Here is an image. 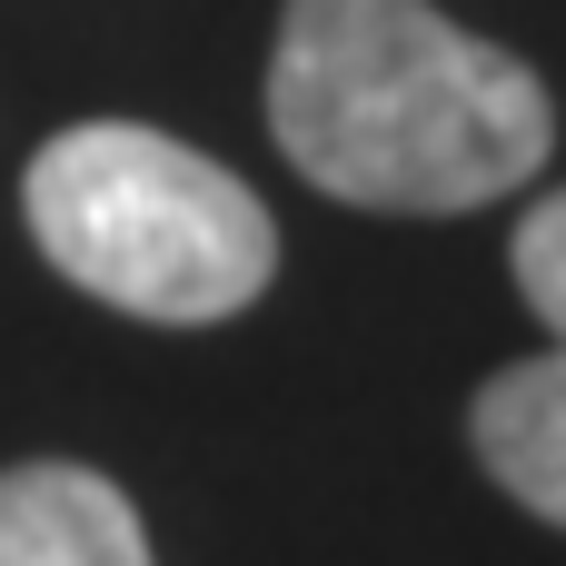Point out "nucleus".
Masks as SVG:
<instances>
[{
	"mask_svg": "<svg viewBox=\"0 0 566 566\" xmlns=\"http://www.w3.org/2000/svg\"><path fill=\"white\" fill-rule=\"evenodd\" d=\"M279 149L348 209H488L557 149L547 80L438 0H289L269 50Z\"/></svg>",
	"mask_w": 566,
	"mask_h": 566,
	"instance_id": "obj_1",
	"label": "nucleus"
},
{
	"mask_svg": "<svg viewBox=\"0 0 566 566\" xmlns=\"http://www.w3.org/2000/svg\"><path fill=\"white\" fill-rule=\"evenodd\" d=\"M20 209L70 289L149 328L239 318L279 279V219L259 189L149 119H80L40 139Z\"/></svg>",
	"mask_w": 566,
	"mask_h": 566,
	"instance_id": "obj_2",
	"label": "nucleus"
},
{
	"mask_svg": "<svg viewBox=\"0 0 566 566\" xmlns=\"http://www.w3.org/2000/svg\"><path fill=\"white\" fill-rule=\"evenodd\" d=\"M0 566H149V537L99 468L30 458L0 478Z\"/></svg>",
	"mask_w": 566,
	"mask_h": 566,
	"instance_id": "obj_3",
	"label": "nucleus"
},
{
	"mask_svg": "<svg viewBox=\"0 0 566 566\" xmlns=\"http://www.w3.org/2000/svg\"><path fill=\"white\" fill-rule=\"evenodd\" d=\"M468 428H478L488 478L517 507H537L547 527H566V348H537V358L497 368L478 388V418Z\"/></svg>",
	"mask_w": 566,
	"mask_h": 566,
	"instance_id": "obj_4",
	"label": "nucleus"
},
{
	"mask_svg": "<svg viewBox=\"0 0 566 566\" xmlns=\"http://www.w3.org/2000/svg\"><path fill=\"white\" fill-rule=\"evenodd\" d=\"M517 289L547 318V348H566V189H547L517 229Z\"/></svg>",
	"mask_w": 566,
	"mask_h": 566,
	"instance_id": "obj_5",
	"label": "nucleus"
}]
</instances>
